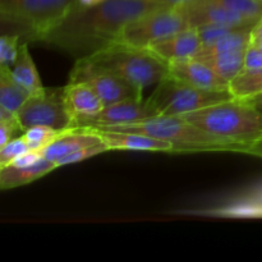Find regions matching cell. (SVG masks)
Returning a JSON list of instances; mask_svg holds the SVG:
<instances>
[{"label": "cell", "instance_id": "6da1fadb", "mask_svg": "<svg viewBox=\"0 0 262 262\" xmlns=\"http://www.w3.org/2000/svg\"><path fill=\"white\" fill-rule=\"evenodd\" d=\"M161 7L154 0H104L91 7L77 3L66 19L41 42L77 59L84 58L118 43L128 23Z\"/></svg>", "mask_w": 262, "mask_h": 262}, {"label": "cell", "instance_id": "7a4b0ae2", "mask_svg": "<svg viewBox=\"0 0 262 262\" xmlns=\"http://www.w3.org/2000/svg\"><path fill=\"white\" fill-rule=\"evenodd\" d=\"M181 117L216 137L239 145L242 154L262 138V114L252 105L237 99L210 105Z\"/></svg>", "mask_w": 262, "mask_h": 262}, {"label": "cell", "instance_id": "3957f363", "mask_svg": "<svg viewBox=\"0 0 262 262\" xmlns=\"http://www.w3.org/2000/svg\"><path fill=\"white\" fill-rule=\"evenodd\" d=\"M100 129L127 130L148 135L151 137L168 141L173 145L174 152H201V151H233L241 152L239 145L216 137L197 125L192 124L183 117H158L148 118L143 122L118 127L100 128Z\"/></svg>", "mask_w": 262, "mask_h": 262}, {"label": "cell", "instance_id": "277c9868", "mask_svg": "<svg viewBox=\"0 0 262 262\" xmlns=\"http://www.w3.org/2000/svg\"><path fill=\"white\" fill-rule=\"evenodd\" d=\"M90 63L124 79L141 92L158 84L169 74V66L148 49L114 43L92 55Z\"/></svg>", "mask_w": 262, "mask_h": 262}, {"label": "cell", "instance_id": "5b68a950", "mask_svg": "<svg viewBox=\"0 0 262 262\" xmlns=\"http://www.w3.org/2000/svg\"><path fill=\"white\" fill-rule=\"evenodd\" d=\"M77 0H0V18L13 32L40 41L71 13Z\"/></svg>", "mask_w": 262, "mask_h": 262}, {"label": "cell", "instance_id": "8992f818", "mask_svg": "<svg viewBox=\"0 0 262 262\" xmlns=\"http://www.w3.org/2000/svg\"><path fill=\"white\" fill-rule=\"evenodd\" d=\"M234 99L229 90H206L191 86L171 76L156 84L148 100L159 115L181 117L188 113Z\"/></svg>", "mask_w": 262, "mask_h": 262}, {"label": "cell", "instance_id": "52a82bcc", "mask_svg": "<svg viewBox=\"0 0 262 262\" xmlns=\"http://www.w3.org/2000/svg\"><path fill=\"white\" fill-rule=\"evenodd\" d=\"M188 28L179 8L161 7L136 18L123 28L118 43L147 49L152 43Z\"/></svg>", "mask_w": 262, "mask_h": 262}, {"label": "cell", "instance_id": "ba28073f", "mask_svg": "<svg viewBox=\"0 0 262 262\" xmlns=\"http://www.w3.org/2000/svg\"><path fill=\"white\" fill-rule=\"evenodd\" d=\"M22 128L45 125L58 130L72 128V119L64 101V89H45L37 94L30 95L27 101L17 113Z\"/></svg>", "mask_w": 262, "mask_h": 262}, {"label": "cell", "instance_id": "9c48e42d", "mask_svg": "<svg viewBox=\"0 0 262 262\" xmlns=\"http://www.w3.org/2000/svg\"><path fill=\"white\" fill-rule=\"evenodd\" d=\"M69 81L90 84L104 102V106L125 100L143 99V92L115 74L94 66L86 58L77 59L69 74Z\"/></svg>", "mask_w": 262, "mask_h": 262}, {"label": "cell", "instance_id": "30bf717a", "mask_svg": "<svg viewBox=\"0 0 262 262\" xmlns=\"http://www.w3.org/2000/svg\"><path fill=\"white\" fill-rule=\"evenodd\" d=\"M158 110L148 99H132L104 106L99 114L83 120L74 128L100 129V128L118 127V125L143 122L148 118L158 117Z\"/></svg>", "mask_w": 262, "mask_h": 262}, {"label": "cell", "instance_id": "8fae6325", "mask_svg": "<svg viewBox=\"0 0 262 262\" xmlns=\"http://www.w3.org/2000/svg\"><path fill=\"white\" fill-rule=\"evenodd\" d=\"M178 8L186 18L188 27L199 28L210 25H224L233 27L255 26L216 0H194Z\"/></svg>", "mask_w": 262, "mask_h": 262}, {"label": "cell", "instance_id": "7c38bea8", "mask_svg": "<svg viewBox=\"0 0 262 262\" xmlns=\"http://www.w3.org/2000/svg\"><path fill=\"white\" fill-rule=\"evenodd\" d=\"M147 49L169 66L176 61L196 58L201 51L202 42L199 30L196 27H188L152 43Z\"/></svg>", "mask_w": 262, "mask_h": 262}, {"label": "cell", "instance_id": "4fadbf2b", "mask_svg": "<svg viewBox=\"0 0 262 262\" xmlns=\"http://www.w3.org/2000/svg\"><path fill=\"white\" fill-rule=\"evenodd\" d=\"M169 76L199 89L229 90V82L222 78L209 63L199 58L169 64Z\"/></svg>", "mask_w": 262, "mask_h": 262}, {"label": "cell", "instance_id": "5bb4252c", "mask_svg": "<svg viewBox=\"0 0 262 262\" xmlns=\"http://www.w3.org/2000/svg\"><path fill=\"white\" fill-rule=\"evenodd\" d=\"M63 89L64 101L72 119V128L95 117L104 109V102L86 82L68 81Z\"/></svg>", "mask_w": 262, "mask_h": 262}, {"label": "cell", "instance_id": "9a60e30c", "mask_svg": "<svg viewBox=\"0 0 262 262\" xmlns=\"http://www.w3.org/2000/svg\"><path fill=\"white\" fill-rule=\"evenodd\" d=\"M107 147L112 150L129 151H151V152H174L171 143L160 138L151 137L138 132L112 129H95Z\"/></svg>", "mask_w": 262, "mask_h": 262}, {"label": "cell", "instance_id": "2e32d148", "mask_svg": "<svg viewBox=\"0 0 262 262\" xmlns=\"http://www.w3.org/2000/svg\"><path fill=\"white\" fill-rule=\"evenodd\" d=\"M104 142L101 136L95 129L89 128H71L61 133L59 137H56L50 145L42 150L43 158L53 163H58L64 156L69 155L72 152L81 150V148L90 147V146L99 145Z\"/></svg>", "mask_w": 262, "mask_h": 262}, {"label": "cell", "instance_id": "e0dca14e", "mask_svg": "<svg viewBox=\"0 0 262 262\" xmlns=\"http://www.w3.org/2000/svg\"><path fill=\"white\" fill-rule=\"evenodd\" d=\"M56 168L58 166L55 165V163L48 160L46 158H41L35 164L28 166L7 165L0 168V189L7 191V189L25 186L31 182L37 181L41 177L55 170Z\"/></svg>", "mask_w": 262, "mask_h": 262}, {"label": "cell", "instance_id": "ac0fdd59", "mask_svg": "<svg viewBox=\"0 0 262 262\" xmlns=\"http://www.w3.org/2000/svg\"><path fill=\"white\" fill-rule=\"evenodd\" d=\"M13 77L15 81L30 92V95L37 94L42 91L45 87L41 83V78L38 76V72L36 69L33 59L31 56L30 50H28V43L22 42L18 51L17 60L14 66L10 68Z\"/></svg>", "mask_w": 262, "mask_h": 262}, {"label": "cell", "instance_id": "d6986e66", "mask_svg": "<svg viewBox=\"0 0 262 262\" xmlns=\"http://www.w3.org/2000/svg\"><path fill=\"white\" fill-rule=\"evenodd\" d=\"M28 97L30 92L15 81L10 68L0 66V107L17 114Z\"/></svg>", "mask_w": 262, "mask_h": 262}, {"label": "cell", "instance_id": "ffe728a7", "mask_svg": "<svg viewBox=\"0 0 262 262\" xmlns=\"http://www.w3.org/2000/svg\"><path fill=\"white\" fill-rule=\"evenodd\" d=\"M229 91L241 101L262 95V68L245 69L229 82Z\"/></svg>", "mask_w": 262, "mask_h": 262}, {"label": "cell", "instance_id": "44dd1931", "mask_svg": "<svg viewBox=\"0 0 262 262\" xmlns=\"http://www.w3.org/2000/svg\"><path fill=\"white\" fill-rule=\"evenodd\" d=\"M245 54L246 50L228 51V53L217 54V55L209 56L201 60L209 63L222 78L230 82L245 69Z\"/></svg>", "mask_w": 262, "mask_h": 262}, {"label": "cell", "instance_id": "7402d4cb", "mask_svg": "<svg viewBox=\"0 0 262 262\" xmlns=\"http://www.w3.org/2000/svg\"><path fill=\"white\" fill-rule=\"evenodd\" d=\"M63 132L64 130L54 129V128L45 127V125H37V127L28 128V129L23 133V137H25L30 150L42 152L43 148L48 147V146L50 145L56 137H59Z\"/></svg>", "mask_w": 262, "mask_h": 262}, {"label": "cell", "instance_id": "603a6c76", "mask_svg": "<svg viewBox=\"0 0 262 262\" xmlns=\"http://www.w3.org/2000/svg\"><path fill=\"white\" fill-rule=\"evenodd\" d=\"M233 12L256 25L262 18V3L258 0H216Z\"/></svg>", "mask_w": 262, "mask_h": 262}, {"label": "cell", "instance_id": "cb8c5ba5", "mask_svg": "<svg viewBox=\"0 0 262 262\" xmlns=\"http://www.w3.org/2000/svg\"><path fill=\"white\" fill-rule=\"evenodd\" d=\"M20 36L17 33H3L0 37V66L12 68L17 60L20 46Z\"/></svg>", "mask_w": 262, "mask_h": 262}, {"label": "cell", "instance_id": "d4e9b609", "mask_svg": "<svg viewBox=\"0 0 262 262\" xmlns=\"http://www.w3.org/2000/svg\"><path fill=\"white\" fill-rule=\"evenodd\" d=\"M28 150L30 148H28V145L26 142L23 135L14 138V140L9 141L7 145L0 147V168H4V166L9 165L15 158H18L22 154L27 152Z\"/></svg>", "mask_w": 262, "mask_h": 262}, {"label": "cell", "instance_id": "484cf974", "mask_svg": "<svg viewBox=\"0 0 262 262\" xmlns=\"http://www.w3.org/2000/svg\"><path fill=\"white\" fill-rule=\"evenodd\" d=\"M238 28H245V27H233V26H224V25H210V26H202L199 27L200 38H201L202 48H206V46L212 45L214 42H216L217 40H220L224 36L229 35L233 31L238 30Z\"/></svg>", "mask_w": 262, "mask_h": 262}, {"label": "cell", "instance_id": "4316f807", "mask_svg": "<svg viewBox=\"0 0 262 262\" xmlns=\"http://www.w3.org/2000/svg\"><path fill=\"white\" fill-rule=\"evenodd\" d=\"M110 151V148L107 147L106 143L101 142L99 145L95 146H90V147L86 148H81V150L76 151V152H72L69 155L64 156L63 159L56 163V166H64V165H69V164H74V163H79V161L87 160L90 158H94V156L100 155V154H104Z\"/></svg>", "mask_w": 262, "mask_h": 262}, {"label": "cell", "instance_id": "83f0119b", "mask_svg": "<svg viewBox=\"0 0 262 262\" xmlns=\"http://www.w3.org/2000/svg\"><path fill=\"white\" fill-rule=\"evenodd\" d=\"M258 68H262V50L250 42L245 54V69Z\"/></svg>", "mask_w": 262, "mask_h": 262}, {"label": "cell", "instance_id": "f1b7e54d", "mask_svg": "<svg viewBox=\"0 0 262 262\" xmlns=\"http://www.w3.org/2000/svg\"><path fill=\"white\" fill-rule=\"evenodd\" d=\"M154 2L159 3L163 7H171V8H178L182 7L184 4H188V3L194 2V0H154Z\"/></svg>", "mask_w": 262, "mask_h": 262}, {"label": "cell", "instance_id": "f546056e", "mask_svg": "<svg viewBox=\"0 0 262 262\" xmlns=\"http://www.w3.org/2000/svg\"><path fill=\"white\" fill-rule=\"evenodd\" d=\"M245 154H248V155L260 156V158H262V138H260L257 142H255V143H252L251 146H248L247 150L245 151Z\"/></svg>", "mask_w": 262, "mask_h": 262}, {"label": "cell", "instance_id": "4dcf8cb0", "mask_svg": "<svg viewBox=\"0 0 262 262\" xmlns=\"http://www.w3.org/2000/svg\"><path fill=\"white\" fill-rule=\"evenodd\" d=\"M251 38H252V40L262 38V18L258 19L257 23L252 27V31H251Z\"/></svg>", "mask_w": 262, "mask_h": 262}, {"label": "cell", "instance_id": "1f68e13d", "mask_svg": "<svg viewBox=\"0 0 262 262\" xmlns=\"http://www.w3.org/2000/svg\"><path fill=\"white\" fill-rule=\"evenodd\" d=\"M243 102H247V104L252 105L253 107H256V109H257L258 112L262 114V95H258V96L253 97V99L246 100V101H243Z\"/></svg>", "mask_w": 262, "mask_h": 262}, {"label": "cell", "instance_id": "d6a6232c", "mask_svg": "<svg viewBox=\"0 0 262 262\" xmlns=\"http://www.w3.org/2000/svg\"><path fill=\"white\" fill-rule=\"evenodd\" d=\"M101 2H104V0H77V3L82 7H91V5H96Z\"/></svg>", "mask_w": 262, "mask_h": 262}, {"label": "cell", "instance_id": "836d02e7", "mask_svg": "<svg viewBox=\"0 0 262 262\" xmlns=\"http://www.w3.org/2000/svg\"><path fill=\"white\" fill-rule=\"evenodd\" d=\"M251 43H253V45L257 46L260 50H262V38H258V40H252V38H251Z\"/></svg>", "mask_w": 262, "mask_h": 262}, {"label": "cell", "instance_id": "e575fe53", "mask_svg": "<svg viewBox=\"0 0 262 262\" xmlns=\"http://www.w3.org/2000/svg\"><path fill=\"white\" fill-rule=\"evenodd\" d=\"M258 2H261V3H262V0H258Z\"/></svg>", "mask_w": 262, "mask_h": 262}]
</instances>
